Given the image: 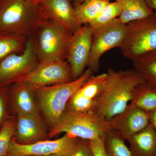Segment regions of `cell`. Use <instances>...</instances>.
Returning <instances> with one entry per match:
<instances>
[{
	"label": "cell",
	"instance_id": "1",
	"mask_svg": "<svg viewBox=\"0 0 156 156\" xmlns=\"http://www.w3.org/2000/svg\"><path fill=\"white\" fill-rule=\"evenodd\" d=\"M93 111L108 121L122 112L131 102L136 88L144 80L134 69H109Z\"/></svg>",
	"mask_w": 156,
	"mask_h": 156
},
{
	"label": "cell",
	"instance_id": "2",
	"mask_svg": "<svg viewBox=\"0 0 156 156\" xmlns=\"http://www.w3.org/2000/svg\"><path fill=\"white\" fill-rule=\"evenodd\" d=\"M48 20L40 5L26 0H0V34L32 36Z\"/></svg>",
	"mask_w": 156,
	"mask_h": 156
},
{
	"label": "cell",
	"instance_id": "3",
	"mask_svg": "<svg viewBox=\"0 0 156 156\" xmlns=\"http://www.w3.org/2000/svg\"><path fill=\"white\" fill-rule=\"evenodd\" d=\"M93 73L87 69L80 76L69 83L46 87L33 86L38 106L50 131L56 126L71 98Z\"/></svg>",
	"mask_w": 156,
	"mask_h": 156
},
{
	"label": "cell",
	"instance_id": "4",
	"mask_svg": "<svg viewBox=\"0 0 156 156\" xmlns=\"http://www.w3.org/2000/svg\"><path fill=\"white\" fill-rule=\"evenodd\" d=\"M112 129L108 122L95 112H78L66 108L60 119L49 132L53 137L66 133L80 139L103 140Z\"/></svg>",
	"mask_w": 156,
	"mask_h": 156
},
{
	"label": "cell",
	"instance_id": "5",
	"mask_svg": "<svg viewBox=\"0 0 156 156\" xmlns=\"http://www.w3.org/2000/svg\"><path fill=\"white\" fill-rule=\"evenodd\" d=\"M73 34L58 23L48 20L32 36L39 62L67 59Z\"/></svg>",
	"mask_w": 156,
	"mask_h": 156
},
{
	"label": "cell",
	"instance_id": "6",
	"mask_svg": "<svg viewBox=\"0 0 156 156\" xmlns=\"http://www.w3.org/2000/svg\"><path fill=\"white\" fill-rule=\"evenodd\" d=\"M121 53L133 61L156 49V12L151 15L126 24Z\"/></svg>",
	"mask_w": 156,
	"mask_h": 156
},
{
	"label": "cell",
	"instance_id": "7",
	"mask_svg": "<svg viewBox=\"0 0 156 156\" xmlns=\"http://www.w3.org/2000/svg\"><path fill=\"white\" fill-rule=\"evenodd\" d=\"M126 24L118 18L93 30L88 69L93 73L97 72L102 55L108 50L122 47L126 35Z\"/></svg>",
	"mask_w": 156,
	"mask_h": 156
},
{
	"label": "cell",
	"instance_id": "8",
	"mask_svg": "<svg viewBox=\"0 0 156 156\" xmlns=\"http://www.w3.org/2000/svg\"><path fill=\"white\" fill-rule=\"evenodd\" d=\"M39 61L29 37L20 54L14 53L0 63V87H8L21 80L37 67Z\"/></svg>",
	"mask_w": 156,
	"mask_h": 156
},
{
	"label": "cell",
	"instance_id": "9",
	"mask_svg": "<svg viewBox=\"0 0 156 156\" xmlns=\"http://www.w3.org/2000/svg\"><path fill=\"white\" fill-rule=\"evenodd\" d=\"M80 138L66 134L54 140H41L31 144L18 143L12 137L6 156H46L58 154L69 156Z\"/></svg>",
	"mask_w": 156,
	"mask_h": 156
},
{
	"label": "cell",
	"instance_id": "10",
	"mask_svg": "<svg viewBox=\"0 0 156 156\" xmlns=\"http://www.w3.org/2000/svg\"><path fill=\"white\" fill-rule=\"evenodd\" d=\"M70 66L65 60L39 62L34 69L21 80L34 87L53 86L73 80Z\"/></svg>",
	"mask_w": 156,
	"mask_h": 156
},
{
	"label": "cell",
	"instance_id": "11",
	"mask_svg": "<svg viewBox=\"0 0 156 156\" xmlns=\"http://www.w3.org/2000/svg\"><path fill=\"white\" fill-rule=\"evenodd\" d=\"M93 36L89 24H84L73 34L67 59L73 80L83 73L89 62Z\"/></svg>",
	"mask_w": 156,
	"mask_h": 156
},
{
	"label": "cell",
	"instance_id": "12",
	"mask_svg": "<svg viewBox=\"0 0 156 156\" xmlns=\"http://www.w3.org/2000/svg\"><path fill=\"white\" fill-rule=\"evenodd\" d=\"M108 122L112 130L127 141L149 125V117L148 112L130 103L122 112Z\"/></svg>",
	"mask_w": 156,
	"mask_h": 156
},
{
	"label": "cell",
	"instance_id": "13",
	"mask_svg": "<svg viewBox=\"0 0 156 156\" xmlns=\"http://www.w3.org/2000/svg\"><path fill=\"white\" fill-rule=\"evenodd\" d=\"M46 122L41 115H17L13 137L20 144H28L46 140L49 136Z\"/></svg>",
	"mask_w": 156,
	"mask_h": 156
},
{
	"label": "cell",
	"instance_id": "14",
	"mask_svg": "<svg viewBox=\"0 0 156 156\" xmlns=\"http://www.w3.org/2000/svg\"><path fill=\"white\" fill-rule=\"evenodd\" d=\"M47 19L73 34L82 24L71 0H44L40 5Z\"/></svg>",
	"mask_w": 156,
	"mask_h": 156
},
{
	"label": "cell",
	"instance_id": "15",
	"mask_svg": "<svg viewBox=\"0 0 156 156\" xmlns=\"http://www.w3.org/2000/svg\"><path fill=\"white\" fill-rule=\"evenodd\" d=\"M9 86L11 112L16 115L30 114L41 115L32 85L20 81Z\"/></svg>",
	"mask_w": 156,
	"mask_h": 156
},
{
	"label": "cell",
	"instance_id": "16",
	"mask_svg": "<svg viewBox=\"0 0 156 156\" xmlns=\"http://www.w3.org/2000/svg\"><path fill=\"white\" fill-rule=\"evenodd\" d=\"M127 141L131 156H156V133L150 124Z\"/></svg>",
	"mask_w": 156,
	"mask_h": 156
},
{
	"label": "cell",
	"instance_id": "17",
	"mask_svg": "<svg viewBox=\"0 0 156 156\" xmlns=\"http://www.w3.org/2000/svg\"><path fill=\"white\" fill-rule=\"evenodd\" d=\"M119 3L122 11L118 19L124 24L145 18L153 14L154 11L145 0H115Z\"/></svg>",
	"mask_w": 156,
	"mask_h": 156
},
{
	"label": "cell",
	"instance_id": "18",
	"mask_svg": "<svg viewBox=\"0 0 156 156\" xmlns=\"http://www.w3.org/2000/svg\"><path fill=\"white\" fill-rule=\"evenodd\" d=\"M132 62L134 70L149 85L156 89V49Z\"/></svg>",
	"mask_w": 156,
	"mask_h": 156
},
{
	"label": "cell",
	"instance_id": "19",
	"mask_svg": "<svg viewBox=\"0 0 156 156\" xmlns=\"http://www.w3.org/2000/svg\"><path fill=\"white\" fill-rule=\"evenodd\" d=\"M111 0H86L73 5L79 22L82 25L89 24L98 16Z\"/></svg>",
	"mask_w": 156,
	"mask_h": 156
},
{
	"label": "cell",
	"instance_id": "20",
	"mask_svg": "<svg viewBox=\"0 0 156 156\" xmlns=\"http://www.w3.org/2000/svg\"><path fill=\"white\" fill-rule=\"evenodd\" d=\"M130 103L149 112L156 109V89L145 81L139 85Z\"/></svg>",
	"mask_w": 156,
	"mask_h": 156
},
{
	"label": "cell",
	"instance_id": "21",
	"mask_svg": "<svg viewBox=\"0 0 156 156\" xmlns=\"http://www.w3.org/2000/svg\"><path fill=\"white\" fill-rule=\"evenodd\" d=\"M28 37L0 34V63L11 54L23 52Z\"/></svg>",
	"mask_w": 156,
	"mask_h": 156
},
{
	"label": "cell",
	"instance_id": "22",
	"mask_svg": "<svg viewBox=\"0 0 156 156\" xmlns=\"http://www.w3.org/2000/svg\"><path fill=\"white\" fill-rule=\"evenodd\" d=\"M107 156H131L125 140L117 132L111 130L103 140Z\"/></svg>",
	"mask_w": 156,
	"mask_h": 156
},
{
	"label": "cell",
	"instance_id": "23",
	"mask_svg": "<svg viewBox=\"0 0 156 156\" xmlns=\"http://www.w3.org/2000/svg\"><path fill=\"white\" fill-rule=\"evenodd\" d=\"M122 7L119 3L115 1L110 2L105 6L95 20L89 24L92 30L107 24L118 18L122 13Z\"/></svg>",
	"mask_w": 156,
	"mask_h": 156
},
{
	"label": "cell",
	"instance_id": "24",
	"mask_svg": "<svg viewBox=\"0 0 156 156\" xmlns=\"http://www.w3.org/2000/svg\"><path fill=\"white\" fill-rule=\"evenodd\" d=\"M16 118L11 116L0 129V156H6L14 136Z\"/></svg>",
	"mask_w": 156,
	"mask_h": 156
},
{
	"label": "cell",
	"instance_id": "25",
	"mask_svg": "<svg viewBox=\"0 0 156 156\" xmlns=\"http://www.w3.org/2000/svg\"><path fill=\"white\" fill-rule=\"evenodd\" d=\"M9 87H0V129L11 116Z\"/></svg>",
	"mask_w": 156,
	"mask_h": 156
},
{
	"label": "cell",
	"instance_id": "26",
	"mask_svg": "<svg viewBox=\"0 0 156 156\" xmlns=\"http://www.w3.org/2000/svg\"><path fill=\"white\" fill-rule=\"evenodd\" d=\"M69 156H94L90 140L79 139Z\"/></svg>",
	"mask_w": 156,
	"mask_h": 156
},
{
	"label": "cell",
	"instance_id": "27",
	"mask_svg": "<svg viewBox=\"0 0 156 156\" xmlns=\"http://www.w3.org/2000/svg\"><path fill=\"white\" fill-rule=\"evenodd\" d=\"M90 143L94 156H107L105 152L103 140L98 138L90 140Z\"/></svg>",
	"mask_w": 156,
	"mask_h": 156
},
{
	"label": "cell",
	"instance_id": "28",
	"mask_svg": "<svg viewBox=\"0 0 156 156\" xmlns=\"http://www.w3.org/2000/svg\"><path fill=\"white\" fill-rule=\"evenodd\" d=\"M149 117V124L156 133V109L148 112Z\"/></svg>",
	"mask_w": 156,
	"mask_h": 156
},
{
	"label": "cell",
	"instance_id": "29",
	"mask_svg": "<svg viewBox=\"0 0 156 156\" xmlns=\"http://www.w3.org/2000/svg\"><path fill=\"white\" fill-rule=\"evenodd\" d=\"M149 6L154 11L156 12V0H145Z\"/></svg>",
	"mask_w": 156,
	"mask_h": 156
},
{
	"label": "cell",
	"instance_id": "30",
	"mask_svg": "<svg viewBox=\"0 0 156 156\" xmlns=\"http://www.w3.org/2000/svg\"><path fill=\"white\" fill-rule=\"evenodd\" d=\"M27 2L34 5H41L44 0H26Z\"/></svg>",
	"mask_w": 156,
	"mask_h": 156
},
{
	"label": "cell",
	"instance_id": "31",
	"mask_svg": "<svg viewBox=\"0 0 156 156\" xmlns=\"http://www.w3.org/2000/svg\"><path fill=\"white\" fill-rule=\"evenodd\" d=\"M71 1L72 2L73 5H75L83 2L84 1H86V0H71Z\"/></svg>",
	"mask_w": 156,
	"mask_h": 156
},
{
	"label": "cell",
	"instance_id": "32",
	"mask_svg": "<svg viewBox=\"0 0 156 156\" xmlns=\"http://www.w3.org/2000/svg\"><path fill=\"white\" fill-rule=\"evenodd\" d=\"M63 156L61 155L58 154H53L49 155L46 156Z\"/></svg>",
	"mask_w": 156,
	"mask_h": 156
}]
</instances>
